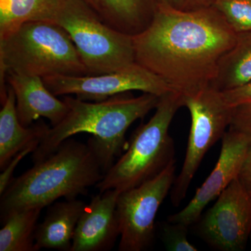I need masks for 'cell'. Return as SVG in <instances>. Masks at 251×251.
<instances>
[{
	"instance_id": "6da1fadb",
	"label": "cell",
	"mask_w": 251,
	"mask_h": 251,
	"mask_svg": "<svg viewBox=\"0 0 251 251\" xmlns=\"http://www.w3.org/2000/svg\"><path fill=\"white\" fill-rule=\"evenodd\" d=\"M133 38L135 62L188 95L211 85L237 33L214 6L181 11L157 4L148 27Z\"/></svg>"
},
{
	"instance_id": "7a4b0ae2",
	"label": "cell",
	"mask_w": 251,
	"mask_h": 251,
	"mask_svg": "<svg viewBox=\"0 0 251 251\" xmlns=\"http://www.w3.org/2000/svg\"><path fill=\"white\" fill-rule=\"evenodd\" d=\"M159 99L148 93L134 97L127 92L90 103L65 97L64 100L69 107L67 115L58 125L50 127L32 153V161H42L74 135L90 133L92 136L87 143L97 153L105 174L121 155L130 126L156 108Z\"/></svg>"
},
{
	"instance_id": "3957f363",
	"label": "cell",
	"mask_w": 251,
	"mask_h": 251,
	"mask_svg": "<svg viewBox=\"0 0 251 251\" xmlns=\"http://www.w3.org/2000/svg\"><path fill=\"white\" fill-rule=\"evenodd\" d=\"M105 175L88 143L69 138L57 150L11 181L1 196V219L15 211L44 209L59 198L87 194Z\"/></svg>"
},
{
	"instance_id": "277c9868",
	"label": "cell",
	"mask_w": 251,
	"mask_h": 251,
	"mask_svg": "<svg viewBox=\"0 0 251 251\" xmlns=\"http://www.w3.org/2000/svg\"><path fill=\"white\" fill-rule=\"evenodd\" d=\"M44 77L89 75L67 31L53 22L23 23L0 38V97L6 98V74Z\"/></svg>"
},
{
	"instance_id": "5b68a950",
	"label": "cell",
	"mask_w": 251,
	"mask_h": 251,
	"mask_svg": "<svg viewBox=\"0 0 251 251\" xmlns=\"http://www.w3.org/2000/svg\"><path fill=\"white\" fill-rule=\"evenodd\" d=\"M181 107L184 101L179 92L172 91L160 97L154 115L135 130L126 153L96 185L99 192L115 189L121 193L137 187L175 161L174 142L169 128Z\"/></svg>"
},
{
	"instance_id": "8992f818",
	"label": "cell",
	"mask_w": 251,
	"mask_h": 251,
	"mask_svg": "<svg viewBox=\"0 0 251 251\" xmlns=\"http://www.w3.org/2000/svg\"><path fill=\"white\" fill-rule=\"evenodd\" d=\"M54 23L70 36L89 75L115 72L135 62L133 36L104 23L82 0H65Z\"/></svg>"
},
{
	"instance_id": "52a82bcc",
	"label": "cell",
	"mask_w": 251,
	"mask_h": 251,
	"mask_svg": "<svg viewBox=\"0 0 251 251\" xmlns=\"http://www.w3.org/2000/svg\"><path fill=\"white\" fill-rule=\"evenodd\" d=\"M183 101L189 111L191 124L184 163L170 193L175 206H179L186 198L206 153L222 140L230 125L232 111L222 92L211 85L196 93L183 95Z\"/></svg>"
},
{
	"instance_id": "ba28073f",
	"label": "cell",
	"mask_w": 251,
	"mask_h": 251,
	"mask_svg": "<svg viewBox=\"0 0 251 251\" xmlns=\"http://www.w3.org/2000/svg\"><path fill=\"white\" fill-rule=\"evenodd\" d=\"M175 161L153 179L119 195L117 212L120 228V251H143L151 247L155 220L175 179Z\"/></svg>"
},
{
	"instance_id": "9c48e42d",
	"label": "cell",
	"mask_w": 251,
	"mask_h": 251,
	"mask_svg": "<svg viewBox=\"0 0 251 251\" xmlns=\"http://www.w3.org/2000/svg\"><path fill=\"white\" fill-rule=\"evenodd\" d=\"M54 96L74 94L83 100L100 101L131 91L161 97L173 90L161 77L137 62L128 67L95 75H54L43 77Z\"/></svg>"
},
{
	"instance_id": "30bf717a",
	"label": "cell",
	"mask_w": 251,
	"mask_h": 251,
	"mask_svg": "<svg viewBox=\"0 0 251 251\" xmlns=\"http://www.w3.org/2000/svg\"><path fill=\"white\" fill-rule=\"evenodd\" d=\"M199 233L216 250H244L251 234V196L238 178L203 216Z\"/></svg>"
},
{
	"instance_id": "8fae6325",
	"label": "cell",
	"mask_w": 251,
	"mask_h": 251,
	"mask_svg": "<svg viewBox=\"0 0 251 251\" xmlns=\"http://www.w3.org/2000/svg\"><path fill=\"white\" fill-rule=\"evenodd\" d=\"M217 163L187 205L167 221L189 226L198 222L204 209L237 178L251 145V137L229 128L222 138Z\"/></svg>"
},
{
	"instance_id": "7c38bea8",
	"label": "cell",
	"mask_w": 251,
	"mask_h": 251,
	"mask_svg": "<svg viewBox=\"0 0 251 251\" xmlns=\"http://www.w3.org/2000/svg\"><path fill=\"white\" fill-rule=\"evenodd\" d=\"M120 191L99 192L94 196L81 214L70 251H108L120 237L117 212Z\"/></svg>"
},
{
	"instance_id": "4fadbf2b",
	"label": "cell",
	"mask_w": 251,
	"mask_h": 251,
	"mask_svg": "<svg viewBox=\"0 0 251 251\" xmlns=\"http://www.w3.org/2000/svg\"><path fill=\"white\" fill-rule=\"evenodd\" d=\"M6 79L16 96L18 119L24 126H29L44 117L53 127L67 115V103L48 89L43 77L9 73Z\"/></svg>"
},
{
	"instance_id": "5bb4252c",
	"label": "cell",
	"mask_w": 251,
	"mask_h": 251,
	"mask_svg": "<svg viewBox=\"0 0 251 251\" xmlns=\"http://www.w3.org/2000/svg\"><path fill=\"white\" fill-rule=\"evenodd\" d=\"M86 204L77 198L50 204L44 221L36 227V251L42 249L70 251L77 223Z\"/></svg>"
},
{
	"instance_id": "9a60e30c",
	"label": "cell",
	"mask_w": 251,
	"mask_h": 251,
	"mask_svg": "<svg viewBox=\"0 0 251 251\" xmlns=\"http://www.w3.org/2000/svg\"><path fill=\"white\" fill-rule=\"evenodd\" d=\"M0 110V169L2 171L15 155L28 145L41 140L50 127L40 121L24 126L18 119L14 91L8 87L7 97Z\"/></svg>"
},
{
	"instance_id": "2e32d148",
	"label": "cell",
	"mask_w": 251,
	"mask_h": 251,
	"mask_svg": "<svg viewBox=\"0 0 251 251\" xmlns=\"http://www.w3.org/2000/svg\"><path fill=\"white\" fill-rule=\"evenodd\" d=\"M110 27L135 36L152 21L156 0H82Z\"/></svg>"
},
{
	"instance_id": "e0dca14e",
	"label": "cell",
	"mask_w": 251,
	"mask_h": 251,
	"mask_svg": "<svg viewBox=\"0 0 251 251\" xmlns=\"http://www.w3.org/2000/svg\"><path fill=\"white\" fill-rule=\"evenodd\" d=\"M251 82V31L237 33V41L220 61L211 87L220 92Z\"/></svg>"
},
{
	"instance_id": "ac0fdd59",
	"label": "cell",
	"mask_w": 251,
	"mask_h": 251,
	"mask_svg": "<svg viewBox=\"0 0 251 251\" xmlns=\"http://www.w3.org/2000/svg\"><path fill=\"white\" fill-rule=\"evenodd\" d=\"M65 0H0V38L32 21L53 22Z\"/></svg>"
},
{
	"instance_id": "d6986e66",
	"label": "cell",
	"mask_w": 251,
	"mask_h": 251,
	"mask_svg": "<svg viewBox=\"0 0 251 251\" xmlns=\"http://www.w3.org/2000/svg\"><path fill=\"white\" fill-rule=\"evenodd\" d=\"M42 209L15 211L1 218L0 251H36L35 232Z\"/></svg>"
},
{
	"instance_id": "ffe728a7",
	"label": "cell",
	"mask_w": 251,
	"mask_h": 251,
	"mask_svg": "<svg viewBox=\"0 0 251 251\" xmlns=\"http://www.w3.org/2000/svg\"><path fill=\"white\" fill-rule=\"evenodd\" d=\"M213 6L236 33L251 31V0H216Z\"/></svg>"
},
{
	"instance_id": "44dd1931",
	"label": "cell",
	"mask_w": 251,
	"mask_h": 251,
	"mask_svg": "<svg viewBox=\"0 0 251 251\" xmlns=\"http://www.w3.org/2000/svg\"><path fill=\"white\" fill-rule=\"evenodd\" d=\"M161 238L166 250L197 251L196 246L188 239V226L167 221L161 226Z\"/></svg>"
},
{
	"instance_id": "7402d4cb",
	"label": "cell",
	"mask_w": 251,
	"mask_h": 251,
	"mask_svg": "<svg viewBox=\"0 0 251 251\" xmlns=\"http://www.w3.org/2000/svg\"><path fill=\"white\" fill-rule=\"evenodd\" d=\"M40 140L34 142L28 145L27 148L21 150L20 152L13 157L12 159L9 161L7 166L5 167L4 169L1 171V175H0V196L4 193L11 181L14 179V171L16 167L18 166V163L22 161L23 158L27 156V154L34 152L40 144Z\"/></svg>"
},
{
	"instance_id": "603a6c76",
	"label": "cell",
	"mask_w": 251,
	"mask_h": 251,
	"mask_svg": "<svg viewBox=\"0 0 251 251\" xmlns=\"http://www.w3.org/2000/svg\"><path fill=\"white\" fill-rule=\"evenodd\" d=\"M229 128L251 137V103L232 108Z\"/></svg>"
},
{
	"instance_id": "cb8c5ba5",
	"label": "cell",
	"mask_w": 251,
	"mask_h": 251,
	"mask_svg": "<svg viewBox=\"0 0 251 251\" xmlns=\"http://www.w3.org/2000/svg\"><path fill=\"white\" fill-rule=\"evenodd\" d=\"M221 92L226 103L232 108L242 104L251 103V82L237 88Z\"/></svg>"
},
{
	"instance_id": "d4e9b609",
	"label": "cell",
	"mask_w": 251,
	"mask_h": 251,
	"mask_svg": "<svg viewBox=\"0 0 251 251\" xmlns=\"http://www.w3.org/2000/svg\"><path fill=\"white\" fill-rule=\"evenodd\" d=\"M216 0H156L157 4H163L181 11H194L210 7Z\"/></svg>"
},
{
	"instance_id": "484cf974",
	"label": "cell",
	"mask_w": 251,
	"mask_h": 251,
	"mask_svg": "<svg viewBox=\"0 0 251 251\" xmlns=\"http://www.w3.org/2000/svg\"><path fill=\"white\" fill-rule=\"evenodd\" d=\"M237 178L251 196V145L243 161Z\"/></svg>"
}]
</instances>
